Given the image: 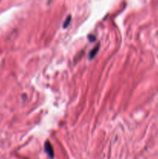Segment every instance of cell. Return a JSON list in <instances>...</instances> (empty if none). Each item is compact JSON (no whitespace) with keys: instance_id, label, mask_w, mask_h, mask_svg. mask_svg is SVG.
<instances>
[{"instance_id":"7a4b0ae2","label":"cell","mask_w":158,"mask_h":159,"mask_svg":"<svg viewBox=\"0 0 158 159\" xmlns=\"http://www.w3.org/2000/svg\"><path fill=\"white\" fill-rule=\"evenodd\" d=\"M98 49H99V47L97 46V47H95L94 49L91 50V51L90 52V54H89V58H92V57L95 55V54L97 53V51H98Z\"/></svg>"},{"instance_id":"6da1fadb","label":"cell","mask_w":158,"mask_h":159,"mask_svg":"<svg viewBox=\"0 0 158 159\" xmlns=\"http://www.w3.org/2000/svg\"><path fill=\"white\" fill-rule=\"evenodd\" d=\"M44 149H45V152H46V154H47L48 156H49L50 158H54V151H53L52 146H51V144H50L49 141H46V142L45 143Z\"/></svg>"},{"instance_id":"3957f363","label":"cell","mask_w":158,"mask_h":159,"mask_svg":"<svg viewBox=\"0 0 158 159\" xmlns=\"http://www.w3.org/2000/svg\"><path fill=\"white\" fill-rule=\"evenodd\" d=\"M71 22V16H68V18L66 20H65V22L64 23V28H66L67 26H68V24H69V23Z\"/></svg>"}]
</instances>
